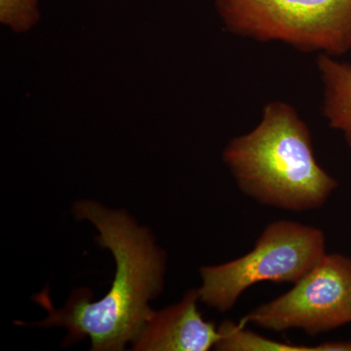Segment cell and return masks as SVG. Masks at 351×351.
<instances>
[{"label": "cell", "mask_w": 351, "mask_h": 351, "mask_svg": "<svg viewBox=\"0 0 351 351\" xmlns=\"http://www.w3.org/2000/svg\"><path fill=\"white\" fill-rule=\"evenodd\" d=\"M73 212L100 232L97 241L114 257V279L100 301L92 302L91 293L80 289L59 309L51 304L47 290L43 291L34 299L47 309L48 316L38 325L66 328L69 343L89 337L92 350H123L126 343L138 338L154 311L149 301L162 290L165 254L152 233L123 210L113 211L95 201L82 200Z\"/></svg>", "instance_id": "1"}, {"label": "cell", "mask_w": 351, "mask_h": 351, "mask_svg": "<svg viewBox=\"0 0 351 351\" xmlns=\"http://www.w3.org/2000/svg\"><path fill=\"white\" fill-rule=\"evenodd\" d=\"M223 160L240 191L267 207L319 209L338 188L317 162L306 122L283 101L265 105L257 126L228 143Z\"/></svg>", "instance_id": "2"}, {"label": "cell", "mask_w": 351, "mask_h": 351, "mask_svg": "<svg viewBox=\"0 0 351 351\" xmlns=\"http://www.w3.org/2000/svg\"><path fill=\"white\" fill-rule=\"evenodd\" d=\"M226 31L339 58L351 51V0H215Z\"/></svg>", "instance_id": "3"}, {"label": "cell", "mask_w": 351, "mask_h": 351, "mask_svg": "<svg viewBox=\"0 0 351 351\" xmlns=\"http://www.w3.org/2000/svg\"><path fill=\"white\" fill-rule=\"evenodd\" d=\"M326 254V237L320 228L289 219L272 221L242 257L201 267L199 300L226 313L256 284L297 283Z\"/></svg>", "instance_id": "4"}, {"label": "cell", "mask_w": 351, "mask_h": 351, "mask_svg": "<svg viewBox=\"0 0 351 351\" xmlns=\"http://www.w3.org/2000/svg\"><path fill=\"white\" fill-rule=\"evenodd\" d=\"M243 322L277 332L299 329L309 336L351 323V258L327 253L294 287L254 308Z\"/></svg>", "instance_id": "5"}, {"label": "cell", "mask_w": 351, "mask_h": 351, "mask_svg": "<svg viewBox=\"0 0 351 351\" xmlns=\"http://www.w3.org/2000/svg\"><path fill=\"white\" fill-rule=\"evenodd\" d=\"M197 290H191L178 304L154 311L138 338L137 351H207L219 341V330L203 319L197 308Z\"/></svg>", "instance_id": "6"}, {"label": "cell", "mask_w": 351, "mask_h": 351, "mask_svg": "<svg viewBox=\"0 0 351 351\" xmlns=\"http://www.w3.org/2000/svg\"><path fill=\"white\" fill-rule=\"evenodd\" d=\"M316 68L322 83V114L328 125L341 132L351 147V63L317 55Z\"/></svg>", "instance_id": "7"}, {"label": "cell", "mask_w": 351, "mask_h": 351, "mask_svg": "<svg viewBox=\"0 0 351 351\" xmlns=\"http://www.w3.org/2000/svg\"><path fill=\"white\" fill-rule=\"evenodd\" d=\"M219 341L215 350L219 351H313V346L290 345L246 329L243 325L226 320L219 325Z\"/></svg>", "instance_id": "8"}, {"label": "cell", "mask_w": 351, "mask_h": 351, "mask_svg": "<svg viewBox=\"0 0 351 351\" xmlns=\"http://www.w3.org/2000/svg\"><path fill=\"white\" fill-rule=\"evenodd\" d=\"M39 19L38 0H0V22L14 32H29Z\"/></svg>", "instance_id": "9"}, {"label": "cell", "mask_w": 351, "mask_h": 351, "mask_svg": "<svg viewBox=\"0 0 351 351\" xmlns=\"http://www.w3.org/2000/svg\"><path fill=\"white\" fill-rule=\"evenodd\" d=\"M313 348V351H351V341H327Z\"/></svg>", "instance_id": "10"}]
</instances>
